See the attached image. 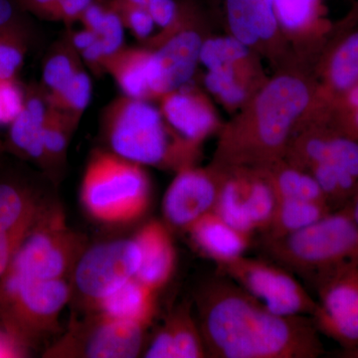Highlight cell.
<instances>
[{
  "label": "cell",
  "mask_w": 358,
  "mask_h": 358,
  "mask_svg": "<svg viewBox=\"0 0 358 358\" xmlns=\"http://www.w3.org/2000/svg\"><path fill=\"white\" fill-rule=\"evenodd\" d=\"M333 212L322 202L301 199H277L272 221L263 233L264 238L274 239L298 232Z\"/></svg>",
  "instance_id": "cell-27"
},
{
  "label": "cell",
  "mask_w": 358,
  "mask_h": 358,
  "mask_svg": "<svg viewBox=\"0 0 358 358\" xmlns=\"http://www.w3.org/2000/svg\"><path fill=\"white\" fill-rule=\"evenodd\" d=\"M48 109L46 92L41 84L27 87L23 109L9 124L4 141L6 154L34 164L43 173L46 164L42 136Z\"/></svg>",
  "instance_id": "cell-21"
},
{
  "label": "cell",
  "mask_w": 358,
  "mask_h": 358,
  "mask_svg": "<svg viewBox=\"0 0 358 358\" xmlns=\"http://www.w3.org/2000/svg\"><path fill=\"white\" fill-rule=\"evenodd\" d=\"M187 233L197 249L217 265L244 256L251 242V235L233 227L214 211L199 219Z\"/></svg>",
  "instance_id": "cell-24"
},
{
  "label": "cell",
  "mask_w": 358,
  "mask_h": 358,
  "mask_svg": "<svg viewBox=\"0 0 358 358\" xmlns=\"http://www.w3.org/2000/svg\"><path fill=\"white\" fill-rule=\"evenodd\" d=\"M263 61L256 51L234 37L209 35L199 57V66L205 69L201 80L205 91L234 115L267 82Z\"/></svg>",
  "instance_id": "cell-8"
},
{
  "label": "cell",
  "mask_w": 358,
  "mask_h": 358,
  "mask_svg": "<svg viewBox=\"0 0 358 358\" xmlns=\"http://www.w3.org/2000/svg\"><path fill=\"white\" fill-rule=\"evenodd\" d=\"M29 42L24 16L0 27V80L17 78L29 50Z\"/></svg>",
  "instance_id": "cell-31"
},
{
  "label": "cell",
  "mask_w": 358,
  "mask_h": 358,
  "mask_svg": "<svg viewBox=\"0 0 358 358\" xmlns=\"http://www.w3.org/2000/svg\"><path fill=\"white\" fill-rule=\"evenodd\" d=\"M315 63L293 54L262 88L223 124L212 166L265 169L286 155L301 117L319 102Z\"/></svg>",
  "instance_id": "cell-2"
},
{
  "label": "cell",
  "mask_w": 358,
  "mask_h": 358,
  "mask_svg": "<svg viewBox=\"0 0 358 358\" xmlns=\"http://www.w3.org/2000/svg\"><path fill=\"white\" fill-rule=\"evenodd\" d=\"M92 80L86 69L80 70L62 88L46 93L49 108L81 121L92 98Z\"/></svg>",
  "instance_id": "cell-32"
},
{
  "label": "cell",
  "mask_w": 358,
  "mask_h": 358,
  "mask_svg": "<svg viewBox=\"0 0 358 358\" xmlns=\"http://www.w3.org/2000/svg\"><path fill=\"white\" fill-rule=\"evenodd\" d=\"M358 6L334 24L315 66L320 95L333 103L358 84Z\"/></svg>",
  "instance_id": "cell-17"
},
{
  "label": "cell",
  "mask_w": 358,
  "mask_h": 358,
  "mask_svg": "<svg viewBox=\"0 0 358 358\" xmlns=\"http://www.w3.org/2000/svg\"><path fill=\"white\" fill-rule=\"evenodd\" d=\"M148 327L90 312L70 320L63 336L45 352L48 358H133L143 352Z\"/></svg>",
  "instance_id": "cell-10"
},
{
  "label": "cell",
  "mask_w": 358,
  "mask_h": 358,
  "mask_svg": "<svg viewBox=\"0 0 358 358\" xmlns=\"http://www.w3.org/2000/svg\"><path fill=\"white\" fill-rule=\"evenodd\" d=\"M262 169L267 174L277 199L310 200L327 204L319 183L308 171L292 166L284 159Z\"/></svg>",
  "instance_id": "cell-28"
},
{
  "label": "cell",
  "mask_w": 358,
  "mask_h": 358,
  "mask_svg": "<svg viewBox=\"0 0 358 358\" xmlns=\"http://www.w3.org/2000/svg\"><path fill=\"white\" fill-rule=\"evenodd\" d=\"M222 171L214 212L246 234L265 232L272 221L277 197L262 169L235 167Z\"/></svg>",
  "instance_id": "cell-15"
},
{
  "label": "cell",
  "mask_w": 358,
  "mask_h": 358,
  "mask_svg": "<svg viewBox=\"0 0 358 358\" xmlns=\"http://www.w3.org/2000/svg\"><path fill=\"white\" fill-rule=\"evenodd\" d=\"M6 154V145H4V141L0 138V164H1L2 160H3L4 155Z\"/></svg>",
  "instance_id": "cell-41"
},
{
  "label": "cell",
  "mask_w": 358,
  "mask_h": 358,
  "mask_svg": "<svg viewBox=\"0 0 358 358\" xmlns=\"http://www.w3.org/2000/svg\"><path fill=\"white\" fill-rule=\"evenodd\" d=\"M331 122L341 134L358 140V84L331 103Z\"/></svg>",
  "instance_id": "cell-33"
},
{
  "label": "cell",
  "mask_w": 358,
  "mask_h": 358,
  "mask_svg": "<svg viewBox=\"0 0 358 358\" xmlns=\"http://www.w3.org/2000/svg\"><path fill=\"white\" fill-rule=\"evenodd\" d=\"M208 357L199 322L187 303L178 306L155 334L143 352L147 358H202Z\"/></svg>",
  "instance_id": "cell-22"
},
{
  "label": "cell",
  "mask_w": 358,
  "mask_h": 358,
  "mask_svg": "<svg viewBox=\"0 0 358 358\" xmlns=\"http://www.w3.org/2000/svg\"><path fill=\"white\" fill-rule=\"evenodd\" d=\"M141 251V264L136 278L157 292L173 277L176 252L169 226L152 220L134 235Z\"/></svg>",
  "instance_id": "cell-23"
},
{
  "label": "cell",
  "mask_w": 358,
  "mask_h": 358,
  "mask_svg": "<svg viewBox=\"0 0 358 358\" xmlns=\"http://www.w3.org/2000/svg\"><path fill=\"white\" fill-rule=\"evenodd\" d=\"M79 22L98 35L108 57L126 46V28L119 14L110 6V0H99L87 7Z\"/></svg>",
  "instance_id": "cell-29"
},
{
  "label": "cell",
  "mask_w": 358,
  "mask_h": 358,
  "mask_svg": "<svg viewBox=\"0 0 358 358\" xmlns=\"http://www.w3.org/2000/svg\"><path fill=\"white\" fill-rule=\"evenodd\" d=\"M157 103L169 126L196 147L222 128L210 96L193 82L164 94Z\"/></svg>",
  "instance_id": "cell-18"
},
{
  "label": "cell",
  "mask_w": 358,
  "mask_h": 358,
  "mask_svg": "<svg viewBox=\"0 0 358 358\" xmlns=\"http://www.w3.org/2000/svg\"><path fill=\"white\" fill-rule=\"evenodd\" d=\"M106 150L143 166L178 171L196 166L201 148L188 143L150 101L122 95L110 101L101 115Z\"/></svg>",
  "instance_id": "cell-3"
},
{
  "label": "cell",
  "mask_w": 358,
  "mask_h": 358,
  "mask_svg": "<svg viewBox=\"0 0 358 358\" xmlns=\"http://www.w3.org/2000/svg\"><path fill=\"white\" fill-rule=\"evenodd\" d=\"M275 263L305 279L350 261L358 262V226L346 207L287 236L263 239Z\"/></svg>",
  "instance_id": "cell-5"
},
{
  "label": "cell",
  "mask_w": 358,
  "mask_h": 358,
  "mask_svg": "<svg viewBox=\"0 0 358 358\" xmlns=\"http://www.w3.org/2000/svg\"><path fill=\"white\" fill-rule=\"evenodd\" d=\"M65 37L70 44L79 52V54L89 48L98 39V35L86 27H82L81 29L77 30L71 29L69 27L67 32L65 33Z\"/></svg>",
  "instance_id": "cell-38"
},
{
  "label": "cell",
  "mask_w": 358,
  "mask_h": 358,
  "mask_svg": "<svg viewBox=\"0 0 358 358\" xmlns=\"http://www.w3.org/2000/svg\"><path fill=\"white\" fill-rule=\"evenodd\" d=\"M226 34L256 51L277 70L293 55L275 17L274 0H208Z\"/></svg>",
  "instance_id": "cell-11"
},
{
  "label": "cell",
  "mask_w": 358,
  "mask_h": 358,
  "mask_svg": "<svg viewBox=\"0 0 358 358\" xmlns=\"http://www.w3.org/2000/svg\"><path fill=\"white\" fill-rule=\"evenodd\" d=\"M343 357H350V358H358V346L355 350H352V352H348L343 353Z\"/></svg>",
  "instance_id": "cell-42"
},
{
  "label": "cell",
  "mask_w": 358,
  "mask_h": 358,
  "mask_svg": "<svg viewBox=\"0 0 358 358\" xmlns=\"http://www.w3.org/2000/svg\"><path fill=\"white\" fill-rule=\"evenodd\" d=\"M72 298L67 280H37L6 272L0 279V322L27 348L58 333Z\"/></svg>",
  "instance_id": "cell-6"
},
{
  "label": "cell",
  "mask_w": 358,
  "mask_h": 358,
  "mask_svg": "<svg viewBox=\"0 0 358 358\" xmlns=\"http://www.w3.org/2000/svg\"><path fill=\"white\" fill-rule=\"evenodd\" d=\"M82 61L84 65L96 76L106 74L105 63L108 58V54L106 53L100 40L96 39L95 43L92 44L89 48L82 52Z\"/></svg>",
  "instance_id": "cell-37"
},
{
  "label": "cell",
  "mask_w": 358,
  "mask_h": 358,
  "mask_svg": "<svg viewBox=\"0 0 358 358\" xmlns=\"http://www.w3.org/2000/svg\"><path fill=\"white\" fill-rule=\"evenodd\" d=\"M275 17L292 50L317 62L334 24L324 0H274Z\"/></svg>",
  "instance_id": "cell-19"
},
{
  "label": "cell",
  "mask_w": 358,
  "mask_h": 358,
  "mask_svg": "<svg viewBox=\"0 0 358 358\" xmlns=\"http://www.w3.org/2000/svg\"><path fill=\"white\" fill-rule=\"evenodd\" d=\"M83 68L81 55L64 35L52 46L45 57L41 86L47 94L57 91Z\"/></svg>",
  "instance_id": "cell-30"
},
{
  "label": "cell",
  "mask_w": 358,
  "mask_h": 358,
  "mask_svg": "<svg viewBox=\"0 0 358 358\" xmlns=\"http://www.w3.org/2000/svg\"><path fill=\"white\" fill-rule=\"evenodd\" d=\"M105 71L124 95L155 103L164 96L159 65L148 47H122L107 58Z\"/></svg>",
  "instance_id": "cell-20"
},
{
  "label": "cell",
  "mask_w": 358,
  "mask_h": 358,
  "mask_svg": "<svg viewBox=\"0 0 358 358\" xmlns=\"http://www.w3.org/2000/svg\"><path fill=\"white\" fill-rule=\"evenodd\" d=\"M310 282L319 301L312 320L319 333L341 345L358 346V262L350 261L315 275Z\"/></svg>",
  "instance_id": "cell-13"
},
{
  "label": "cell",
  "mask_w": 358,
  "mask_h": 358,
  "mask_svg": "<svg viewBox=\"0 0 358 358\" xmlns=\"http://www.w3.org/2000/svg\"><path fill=\"white\" fill-rule=\"evenodd\" d=\"M21 10L41 20L53 21L54 15L62 0H14Z\"/></svg>",
  "instance_id": "cell-36"
},
{
  "label": "cell",
  "mask_w": 358,
  "mask_h": 358,
  "mask_svg": "<svg viewBox=\"0 0 358 358\" xmlns=\"http://www.w3.org/2000/svg\"><path fill=\"white\" fill-rule=\"evenodd\" d=\"M345 207L348 208V212H350L353 221H355L358 226V186L357 190H355V194L352 195V199L345 205Z\"/></svg>",
  "instance_id": "cell-40"
},
{
  "label": "cell",
  "mask_w": 358,
  "mask_h": 358,
  "mask_svg": "<svg viewBox=\"0 0 358 358\" xmlns=\"http://www.w3.org/2000/svg\"><path fill=\"white\" fill-rule=\"evenodd\" d=\"M25 96L26 88L17 78L0 80V126H9L20 114Z\"/></svg>",
  "instance_id": "cell-34"
},
{
  "label": "cell",
  "mask_w": 358,
  "mask_h": 358,
  "mask_svg": "<svg viewBox=\"0 0 358 358\" xmlns=\"http://www.w3.org/2000/svg\"><path fill=\"white\" fill-rule=\"evenodd\" d=\"M141 251L134 237L87 247L73 270L72 294L87 310L136 278Z\"/></svg>",
  "instance_id": "cell-12"
},
{
  "label": "cell",
  "mask_w": 358,
  "mask_h": 358,
  "mask_svg": "<svg viewBox=\"0 0 358 358\" xmlns=\"http://www.w3.org/2000/svg\"><path fill=\"white\" fill-rule=\"evenodd\" d=\"M218 267L222 274L277 315L312 317L317 310V301L289 271L280 265L241 256Z\"/></svg>",
  "instance_id": "cell-14"
},
{
  "label": "cell",
  "mask_w": 358,
  "mask_h": 358,
  "mask_svg": "<svg viewBox=\"0 0 358 358\" xmlns=\"http://www.w3.org/2000/svg\"><path fill=\"white\" fill-rule=\"evenodd\" d=\"M178 6L174 24L141 43L154 52L164 94L193 82L202 45L210 35L206 13L197 0H178Z\"/></svg>",
  "instance_id": "cell-9"
},
{
  "label": "cell",
  "mask_w": 358,
  "mask_h": 358,
  "mask_svg": "<svg viewBox=\"0 0 358 358\" xmlns=\"http://www.w3.org/2000/svg\"><path fill=\"white\" fill-rule=\"evenodd\" d=\"M25 14L14 0H0V27L20 20Z\"/></svg>",
  "instance_id": "cell-39"
},
{
  "label": "cell",
  "mask_w": 358,
  "mask_h": 358,
  "mask_svg": "<svg viewBox=\"0 0 358 358\" xmlns=\"http://www.w3.org/2000/svg\"><path fill=\"white\" fill-rule=\"evenodd\" d=\"M49 107V106H48ZM80 122L71 115L49 108L43 128L44 174L56 180L67 164L68 148Z\"/></svg>",
  "instance_id": "cell-26"
},
{
  "label": "cell",
  "mask_w": 358,
  "mask_h": 358,
  "mask_svg": "<svg viewBox=\"0 0 358 358\" xmlns=\"http://www.w3.org/2000/svg\"><path fill=\"white\" fill-rule=\"evenodd\" d=\"M222 171L212 164L190 166L176 171L162 200V214L169 227L187 230L199 219L214 211Z\"/></svg>",
  "instance_id": "cell-16"
},
{
  "label": "cell",
  "mask_w": 358,
  "mask_h": 358,
  "mask_svg": "<svg viewBox=\"0 0 358 358\" xmlns=\"http://www.w3.org/2000/svg\"><path fill=\"white\" fill-rule=\"evenodd\" d=\"M87 247V238L71 229L63 209L43 202L6 272L31 279L67 280Z\"/></svg>",
  "instance_id": "cell-7"
},
{
  "label": "cell",
  "mask_w": 358,
  "mask_h": 358,
  "mask_svg": "<svg viewBox=\"0 0 358 358\" xmlns=\"http://www.w3.org/2000/svg\"><path fill=\"white\" fill-rule=\"evenodd\" d=\"M152 185L145 166L96 150L85 169L80 200L89 216L105 224H128L145 215Z\"/></svg>",
  "instance_id": "cell-4"
},
{
  "label": "cell",
  "mask_w": 358,
  "mask_h": 358,
  "mask_svg": "<svg viewBox=\"0 0 358 358\" xmlns=\"http://www.w3.org/2000/svg\"><path fill=\"white\" fill-rule=\"evenodd\" d=\"M155 294L136 278L99 301L89 312H98L112 319L148 327L155 315Z\"/></svg>",
  "instance_id": "cell-25"
},
{
  "label": "cell",
  "mask_w": 358,
  "mask_h": 358,
  "mask_svg": "<svg viewBox=\"0 0 358 358\" xmlns=\"http://www.w3.org/2000/svg\"><path fill=\"white\" fill-rule=\"evenodd\" d=\"M195 301L208 357L315 358L324 352L312 319L271 312L231 279L203 285Z\"/></svg>",
  "instance_id": "cell-1"
},
{
  "label": "cell",
  "mask_w": 358,
  "mask_h": 358,
  "mask_svg": "<svg viewBox=\"0 0 358 358\" xmlns=\"http://www.w3.org/2000/svg\"><path fill=\"white\" fill-rule=\"evenodd\" d=\"M113 8L119 14L124 28L129 30L141 43L147 41L155 34L157 25L152 15L145 9L134 6H119Z\"/></svg>",
  "instance_id": "cell-35"
}]
</instances>
